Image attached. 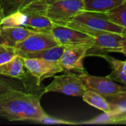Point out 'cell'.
Instances as JSON below:
<instances>
[{"mask_svg": "<svg viewBox=\"0 0 126 126\" xmlns=\"http://www.w3.org/2000/svg\"><path fill=\"white\" fill-rule=\"evenodd\" d=\"M110 103L111 111L115 116V124L122 117L126 116V90L106 98Z\"/></svg>", "mask_w": 126, "mask_h": 126, "instance_id": "9a60e30c", "label": "cell"}, {"mask_svg": "<svg viewBox=\"0 0 126 126\" xmlns=\"http://www.w3.org/2000/svg\"><path fill=\"white\" fill-rule=\"evenodd\" d=\"M61 1V0H38L37 1H35L34 4L40 9L41 12H43V10H45L46 7L52 3H54L55 1Z\"/></svg>", "mask_w": 126, "mask_h": 126, "instance_id": "cb8c5ba5", "label": "cell"}, {"mask_svg": "<svg viewBox=\"0 0 126 126\" xmlns=\"http://www.w3.org/2000/svg\"><path fill=\"white\" fill-rule=\"evenodd\" d=\"M83 10V0H61L47 5L43 12L54 23L65 25Z\"/></svg>", "mask_w": 126, "mask_h": 126, "instance_id": "5b68a950", "label": "cell"}, {"mask_svg": "<svg viewBox=\"0 0 126 126\" xmlns=\"http://www.w3.org/2000/svg\"><path fill=\"white\" fill-rule=\"evenodd\" d=\"M110 20L123 27V35L126 36V0L122 4L106 13Z\"/></svg>", "mask_w": 126, "mask_h": 126, "instance_id": "d6986e66", "label": "cell"}, {"mask_svg": "<svg viewBox=\"0 0 126 126\" xmlns=\"http://www.w3.org/2000/svg\"><path fill=\"white\" fill-rule=\"evenodd\" d=\"M4 18V13H3V10H2V8L0 5V25L1 24V21H3V19Z\"/></svg>", "mask_w": 126, "mask_h": 126, "instance_id": "d4e9b609", "label": "cell"}, {"mask_svg": "<svg viewBox=\"0 0 126 126\" xmlns=\"http://www.w3.org/2000/svg\"><path fill=\"white\" fill-rule=\"evenodd\" d=\"M125 1L126 0H83V10L107 13Z\"/></svg>", "mask_w": 126, "mask_h": 126, "instance_id": "5bb4252c", "label": "cell"}, {"mask_svg": "<svg viewBox=\"0 0 126 126\" xmlns=\"http://www.w3.org/2000/svg\"><path fill=\"white\" fill-rule=\"evenodd\" d=\"M38 123L42 124H57V125H77V123H73L70 121H67L63 119L54 117L49 116V114H46L38 122Z\"/></svg>", "mask_w": 126, "mask_h": 126, "instance_id": "7402d4cb", "label": "cell"}, {"mask_svg": "<svg viewBox=\"0 0 126 126\" xmlns=\"http://www.w3.org/2000/svg\"><path fill=\"white\" fill-rule=\"evenodd\" d=\"M86 88L78 78V75L66 73L54 76L53 80L44 88L43 93L58 92L69 96L82 97Z\"/></svg>", "mask_w": 126, "mask_h": 126, "instance_id": "8992f818", "label": "cell"}, {"mask_svg": "<svg viewBox=\"0 0 126 126\" xmlns=\"http://www.w3.org/2000/svg\"><path fill=\"white\" fill-rule=\"evenodd\" d=\"M23 61L24 66L30 75L36 79V85L38 86H40L44 80L63 72L58 62L30 58H23Z\"/></svg>", "mask_w": 126, "mask_h": 126, "instance_id": "9c48e42d", "label": "cell"}, {"mask_svg": "<svg viewBox=\"0 0 126 126\" xmlns=\"http://www.w3.org/2000/svg\"><path fill=\"white\" fill-rule=\"evenodd\" d=\"M82 98L83 101H85L89 105L99 110H101L103 112H108L111 111V108L108 100L101 94L94 91L86 90Z\"/></svg>", "mask_w": 126, "mask_h": 126, "instance_id": "2e32d148", "label": "cell"}, {"mask_svg": "<svg viewBox=\"0 0 126 126\" xmlns=\"http://www.w3.org/2000/svg\"><path fill=\"white\" fill-rule=\"evenodd\" d=\"M35 31L21 26H0V44L15 48Z\"/></svg>", "mask_w": 126, "mask_h": 126, "instance_id": "8fae6325", "label": "cell"}, {"mask_svg": "<svg viewBox=\"0 0 126 126\" xmlns=\"http://www.w3.org/2000/svg\"><path fill=\"white\" fill-rule=\"evenodd\" d=\"M89 49L84 47H64L61 59L58 61L63 71L74 70L78 72H86L83 64Z\"/></svg>", "mask_w": 126, "mask_h": 126, "instance_id": "30bf717a", "label": "cell"}, {"mask_svg": "<svg viewBox=\"0 0 126 126\" xmlns=\"http://www.w3.org/2000/svg\"><path fill=\"white\" fill-rule=\"evenodd\" d=\"M90 35L94 38V44L87 52L86 55L99 56L104 52H120L126 56V36L111 32H94Z\"/></svg>", "mask_w": 126, "mask_h": 126, "instance_id": "277c9868", "label": "cell"}, {"mask_svg": "<svg viewBox=\"0 0 126 126\" xmlns=\"http://www.w3.org/2000/svg\"><path fill=\"white\" fill-rule=\"evenodd\" d=\"M16 55L15 48L0 44V65L12 60Z\"/></svg>", "mask_w": 126, "mask_h": 126, "instance_id": "44dd1931", "label": "cell"}, {"mask_svg": "<svg viewBox=\"0 0 126 126\" xmlns=\"http://www.w3.org/2000/svg\"><path fill=\"white\" fill-rule=\"evenodd\" d=\"M65 25L89 35L100 32H111L123 34L124 30L123 27L111 21L106 13L87 10L80 11Z\"/></svg>", "mask_w": 126, "mask_h": 126, "instance_id": "7a4b0ae2", "label": "cell"}, {"mask_svg": "<svg viewBox=\"0 0 126 126\" xmlns=\"http://www.w3.org/2000/svg\"><path fill=\"white\" fill-rule=\"evenodd\" d=\"M99 56L105 58L110 64L111 74L110 78L115 81L120 82L126 86V61H120L111 56L101 54Z\"/></svg>", "mask_w": 126, "mask_h": 126, "instance_id": "4fadbf2b", "label": "cell"}, {"mask_svg": "<svg viewBox=\"0 0 126 126\" xmlns=\"http://www.w3.org/2000/svg\"><path fill=\"white\" fill-rule=\"evenodd\" d=\"M13 89H16V87L10 81L0 78V96Z\"/></svg>", "mask_w": 126, "mask_h": 126, "instance_id": "603a6c76", "label": "cell"}, {"mask_svg": "<svg viewBox=\"0 0 126 126\" xmlns=\"http://www.w3.org/2000/svg\"><path fill=\"white\" fill-rule=\"evenodd\" d=\"M23 58L16 55L12 60L0 65V75L23 80L26 78V71Z\"/></svg>", "mask_w": 126, "mask_h": 126, "instance_id": "7c38bea8", "label": "cell"}, {"mask_svg": "<svg viewBox=\"0 0 126 126\" xmlns=\"http://www.w3.org/2000/svg\"><path fill=\"white\" fill-rule=\"evenodd\" d=\"M78 78L87 90L94 91L106 98L126 90V86H122L117 84L109 75L106 77H98L84 72L79 74Z\"/></svg>", "mask_w": 126, "mask_h": 126, "instance_id": "52a82bcc", "label": "cell"}, {"mask_svg": "<svg viewBox=\"0 0 126 126\" xmlns=\"http://www.w3.org/2000/svg\"><path fill=\"white\" fill-rule=\"evenodd\" d=\"M38 0H0L4 18L24 10L32 3Z\"/></svg>", "mask_w": 126, "mask_h": 126, "instance_id": "e0dca14e", "label": "cell"}, {"mask_svg": "<svg viewBox=\"0 0 126 126\" xmlns=\"http://www.w3.org/2000/svg\"><path fill=\"white\" fill-rule=\"evenodd\" d=\"M38 94L13 89L0 96V117L10 122L38 123L47 113L42 109Z\"/></svg>", "mask_w": 126, "mask_h": 126, "instance_id": "6da1fadb", "label": "cell"}, {"mask_svg": "<svg viewBox=\"0 0 126 126\" xmlns=\"http://www.w3.org/2000/svg\"><path fill=\"white\" fill-rule=\"evenodd\" d=\"M59 45L51 33L35 32L17 44L16 55L24 58L27 54Z\"/></svg>", "mask_w": 126, "mask_h": 126, "instance_id": "ba28073f", "label": "cell"}, {"mask_svg": "<svg viewBox=\"0 0 126 126\" xmlns=\"http://www.w3.org/2000/svg\"><path fill=\"white\" fill-rule=\"evenodd\" d=\"M63 50H64V47L61 45H58V46H55L49 49H46L41 51L27 54L24 58H41V59H44L47 61L58 62L63 55Z\"/></svg>", "mask_w": 126, "mask_h": 126, "instance_id": "ac0fdd59", "label": "cell"}, {"mask_svg": "<svg viewBox=\"0 0 126 126\" xmlns=\"http://www.w3.org/2000/svg\"><path fill=\"white\" fill-rule=\"evenodd\" d=\"M59 45L64 47H84L91 49L94 44V38L86 32L72 27L55 23L51 30Z\"/></svg>", "mask_w": 126, "mask_h": 126, "instance_id": "3957f363", "label": "cell"}, {"mask_svg": "<svg viewBox=\"0 0 126 126\" xmlns=\"http://www.w3.org/2000/svg\"><path fill=\"white\" fill-rule=\"evenodd\" d=\"M93 125V124H115V117L114 113L110 111L104 112V114L97 116L91 120L77 123V125Z\"/></svg>", "mask_w": 126, "mask_h": 126, "instance_id": "ffe728a7", "label": "cell"}, {"mask_svg": "<svg viewBox=\"0 0 126 126\" xmlns=\"http://www.w3.org/2000/svg\"><path fill=\"white\" fill-rule=\"evenodd\" d=\"M117 124H126V116L122 117L121 119H120V120L117 121Z\"/></svg>", "mask_w": 126, "mask_h": 126, "instance_id": "484cf974", "label": "cell"}]
</instances>
